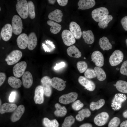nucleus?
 <instances>
[{"label":"nucleus","instance_id":"nucleus-1","mask_svg":"<svg viewBox=\"0 0 127 127\" xmlns=\"http://www.w3.org/2000/svg\"><path fill=\"white\" fill-rule=\"evenodd\" d=\"M108 14L107 9L103 7L95 9L91 12L92 18L96 22H99L104 20L107 17Z\"/></svg>","mask_w":127,"mask_h":127},{"label":"nucleus","instance_id":"nucleus-2","mask_svg":"<svg viewBox=\"0 0 127 127\" xmlns=\"http://www.w3.org/2000/svg\"><path fill=\"white\" fill-rule=\"evenodd\" d=\"M16 11L23 19L27 18L29 15L28 3L26 0H20L16 5Z\"/></svg>","mask_w":127,"mask_h":127},{"label":"nucleus","instance_id":"nucleus-3","mask_svg":"<svg viewBox=\"0 0 127 127\" xmlns=\"http://www.w3.org/2000/svg\"><path fill=\"white\" fill-rule=\"evenodd\" d=\"M22 56V52L20 50H14L7 56L5 60L8 65H13L17 63L21 59Z\"/></svg>","mask_w":127,"mask_h":127},{"label":"nucleus","instance_id":"nucleus-4","mask_svg":"<svg viewBox=\"0 0 127 127\" xmlns=\"http://www.w3.org/2000/svg\"><path fill=\"white\" fill-rule=\"evenodd\" d=\"M12 26L13 33L16 35H18L22 32L23 23L20 17L17 15L13 17L12 20Z\"/></svg>","mask_w":127,"mask_h":127},{"label":"nucleus","instance_id":"nucleus-5","mask_svg":"<svg viewBox=\"0 0 127 127\" xmlns=\"http://www.w3.org/2000/svg\"><path fill=\"white\" fill-rule=\"evenodd\" d=\"M124 57L123 53L119 50L114 51L110 57L109 61L112 66H117L121 62Z\"/></svg>","mask_w":127,"mask_h":127},{"label":"nucleus","instance_id":"nucleus-6","mask_svg":"<svg viewBox=\"0 0 127 127\" xmlns=\"http://www.w3.org/2000/svg\"><path fill=\"white\" fill-rule=\"evenodd\" d=\"M61 37L64 43L67 46H71L75 42L76 40L74 36L68 30L65 29L63 31Z\"/></svg>","mask_w":127,"mask_h":127},{"label":"nucleus","instance_id":"nucleus-7","mask_svg":"<svg viewBox=\"0 0 127 127\" xmlns=\"http://www.w3.org/2000/svg\"><path fill=\"white\" fill-rule=\"evenodd\" d=\"M27 67V64L25 61H21L16 64L13 68L14 75L17 78L20 77L24 73Z\"/></svg>","mask_w":127,"mask_h":127},{"label":"nucleus","instance_id":"nucleus-8","mask_svg":"<svg viewBox=\"0 0 127 127\" xmlns=\"http://www.w3.org/2000/svg\"><path fill=\"white\" fill-rule=\"evenodd\" d=\"M51 79L49 76H44L41 80L44 94L47 97L50 96L52 93Z\"/></svg>","mask_w":127,"mask_h":127},{"label":"nucleus","instance_id":"nucleus-9","mask_svg":"<svg viewBox=\"0 0 127 127\" xmlns=\"http://www.w3.org/2000/svg\"><path fill=\"white\" fill-rule=\"evenodd\" d=\"M78 94L75 92H71L64 94L59 98V102L64 104H68L74 102L77 99Z\"/></svg>","mask_w":127,"mask_h":127},{"label":"nucleus","instance_id":"nucleus-10","mask_svg":"<svg viewBox=\"0 0 127 127\" xmlns=\"http://www.w3.org/2000/svg\"><path fill=\"white\" fill-rule=\"evenodd\" d=\"M13 32L12 25L9 24H6L1 30L0 35L2 39L5 41H8L11 37Z\"/></svg>","mask_w":127,"mask_h":127},{"label":"nucleus","instance_id":"nucleus-11","mask_svg":"<svg viewBox=\"0 0 127 127\" xmlns=\"http://www.w3.org/2000/svg\"><path fill=\"white\" fill-rule=\"evenodd\" d=\"M109 118V115L107 112H103L95 116L94 119V122L97 125L101 126L106 124Z\"/></svg>","mask_w":127,"mask_h":127},{"label":"nucleus","instance_id":"nucleus-12","mask_svg":"<svg viewBox=\"0 0 127 127\" xmlns=\"http://www.w3.org/2000/svg\"><path fill=\"white\" fill-rule=\"evenodd\" d=\"M78 81L79 83L84 87L85 89L90 91L94 90L95 85L94 83L92 81L89 79L85 77L81 76L79 77Z\"/></svg>","mask_w":127,"mask_h":127},{"label":"nucleus","instance_id":"nucleus-13","mask_svg":"<svg viewBox=\"0 0 127 127\" xmlns=\"http://www.w3.org/2000/svg\"><path fill=\"white\" fill-rule=\"evenodd\" d=\"M92 61L97 66L101 67L104 64V58L102 53L98 51H94L91 55Z\"/></svg>","mask_w":127,"mask_h":127},{"label":"nucleus","instance_id":"nucleus-14","mask_svg":"<svg viewBox=\"0 0 127 127\" xmlns=\"http://www.w3.org/2000/svg\"><path fill=\"white\" fill-rule=\"evenodd\" d=\"M44 91L42 85H39L36 88L34 92V99L36 104H41L44 100Z\"/></svg>","mask_w":127,"mask_h":127},{"label":"nucleus","instance_id":"nucleus-15","mask_svg":"<svg viewBox=\"0 0 127 127\" xmlns=\"http://www.w3.org/2000/svg\"><path fill=\"white\" fill-rule=\"evenodd\" d=\"M66 81L62 79L57 77H54L51 79L52 86L57 90L61 91L64 90L65 87Z\"/></svg>","mask_w":127,"mask_h":127},{"label":"nucleus","instance_id":"nucleus-16","mask_svg":"<svg viewBox=\"0 0 127 127\" xmlns=\"http://www.w3.org/2000/svg\"><path fill=\"white\" fill-rule=\"evenodd\" d=\"M69 29L75 39L80 38L82 33L80 26L77 23L74 21L71 22L69 24Z\"/></svg>","mask_w":127,"mask_h":127},{"label":"nucleus","instance_id":"nucleus-17","mask_svg":"<svg viewBox=\"0 0 127 127\" xmlns=\"http://www.w3.org/2000/svg\"><path fill=\"white\" fill-rule=\"evenodd\" d=\"M25 110L24 106L19 105L14 111L11 117V121L15 122L18 120L24 114Z\"/></svg>","mask_w":127,"mask_h":127},{"label":"nucleus","instance_id":"nucleus-18","mask_svg":"<svg viewBox=\"0 0 127 127\" xmlns=\"http://www.w3.org/2000/svg\"><path fill=\"white\" fill-rule=\"evenodd\" d=\"M28 36L27 34L23 33L17 37L16 42L18 47L22 49H25L28 46Z\"/></svg>","mask_w":127,"mask_h":127},{"label":"nucleus","instance_id":"nucleus-19","mask_svg":"<svg viewBox=\"0 0 127 127\" xmlns=\"http://www.w3.org/2000/svg\"><path fill=\"white\" fill-rule=\"evenodd\" d=\"M22 81L24 86L26 88H30L33 83V79L31 73L29 71L24 72L22 77Z\"/></svg>","mask_w":127,"mask_h":127},{"label":"nucleus","instance_id":"nucleus-20","mask_svg":"<svg viewBox=\"0 0 127 127\" xmlns=\"http://www.w3.org/2000/svg\"><path fill=\"white\" fill-rule=\"evenodd\" d=\"M95 4L94 0H80L78 3V9L85 10L91 8Z\"/></svg>","mask_w":127,"mask_h":127},{"label":"nucleus","instance_id":"nucleus-21","mask_svg":"<svg viewBox=\"0 0 127 127\" xmlns=\"http://www.w3.org/2000/svg\"><path fill=\"white\" fill-rule=\"evenodd\" d=\"M63 16L62 11L60 9H57L50 12L48 15V17L50 20L60 23L62 21Z\"/></svg>","mask_w":127,"mask_h":127},{"label":"nucleus","instance_id":"nucleus-22","mask_svg":"<svg viewBox=\"0 0 127 127\" xmlns=\"http://www.w3.org/2000/svg\"><path fill=\"white\" fill-rule=\"evenodd\" d=\"M17 107V105L15 104L6 103L0 106V112L2 114L6 112H12L14 111Z\"/></svg>","mask_w":127,"mask_h":127},{"label":"nucleus","instance_id":"nucleus-23","mask_svg":"<svg viewBox=\"0 0 127 127\" xmlns=\"http://www.w3.org/2000/svg\"><path fill=\"white\" fill-rule=\"evenodd\" d=\"M37 39L35 33H31L28 36V47L30 50H33L35 48L37 44Z\"/></svg>","mask_w":127,"mask_h":127},{"label":"nucleus","instance_id":"nucleus-24","mask_svg":"<svg viewBox=\"0 0 127 127\" xmlns=\"http://www.w3.org/2000/svg\"><path fill=\"white\" fill-rule=\"evenodd\" d=\"M82 36L85 43L91 44L94 42V36L92 31L90 30L83 31Z\"/></svg>","mask_w":127,"mask_h":127},{"label":"nucleus","instance_id":"nucleus-25","mask_svg":"<svg viewBox=\"0 0 127 127\" xmlns=\"http://www.w3.org/2000/svg\"><path fill=\"white\" fill-rule=\"evenodd\" d=\"M67 52L69 56L73 58H79L82 55L80 52L74 45L68 47L67 49Z\"/></svg>","mask_w":127,"mask_h":127},{"label":"nucleus","instance_id":"nucleus-26","mask_svg":"<svg viewBox=\"0 0 127 127\" xmlns=\"http://www.w3.org/2000/svg\"><path fill=\"white\" fill-rule=\"evenodd\" d=\"M99 44L101 48L103 51L108 50L112 48V46L106 37L103 36L99 40Z\"/></svg>","mask_w":127,"mask_h":127},{"label":"nucleus","instance_id":"nucleus-27","mask_svg":"<svg viewBox=\"0 0 127 127\" xmlns=\"http://www.w3.org/2000/svg\"><path fill=\"white\" fill-rule=\"evenodd\" d=\"M8 82L11 87L15 89L19 88L22 85L21 80L15 77L11 76L9 77L8 79Z\"/></svg>","mask_w":127,"mask_h":127},{"label":"nucleus","instance_id":"nucleus-28","mask_svg":"<svg viewBox=\"0 0 127 127\" xmlns=\"http://www.w3.org/2000/svg\"><path fill=\"white\" fill-rule=\"evenodd\" d=\"M48 25L51 26L50 29L51 32L54 34H56L58 33L61 29V25L54 21L49 20L47 21Z\"/></svg>","mask_w":127,"mask_h":127},{"label":"nucleus","instance_id":"nucleus-29","mask_svg":"<svg viewBox=\"0 0 127 127\" xmlns=\"http://www.w3.org/2000/svg\"><path fill=\"white\" fill-rule=\"evenodd\" d=\"M76 116V119L78 120L81 121L83 120L85 117H88L91 115V112L87 108L83 109L78 112Z\"/></svg>","mask_w":127,"mask_h":127},{"label":"nucleus","instance_id":"nucleus-30","mask_svg":"<svg viewBox=\"0 0 127 127\" xmlns=\"http://www.w3.org/2000/svg\"><path fill=\"white\" fill-rule=\"evenodd\" d=\"M55 107L56 110L54 112L55 115L58 117H63L65 116L67 114V110L64 106H61L58 103L55 105Z\"/></svg>","mask_w":127,"mask_h":127},{"label":"nucleus","instance_id":"nucleus-31","mask_svg":"<svg viewBox=\"0 0 127 127\" xmlns=\"http://www.w3.org/2000/svg\"><path fill=\"white\" fill-rule=\"evenodd\" d=\"M94 70L96 75L97 79L100 81H103L106 78V75L103 69L100 67H95Z\"/></svg>","mask_w":127,"mask_h":127},{"label":"nucleus","instance_id":"nucleus-32","mask_svg":"<svg viewBox=\"0 0 127 127\" xmlns=\"http://www.w3.org/2000/svg\"><path fill=\"white\" fill-rule=\"evenodd\" d=\"M115 87L119 91L123 93H127V82L123 80L117 81Z\"/></svg>","mask_w":127,"mask_h":127},{"label":"nucleus","instance_id":"nucleus-33","mask_svg":"<svg viewBox=\"0 0 127 127\" xmlns=\"http://www.w3.org/2000/svg\"><path fill=\"white\" fill-rule=\"evenodd\" d=\"M105 103V100L103 99H100L96 102H92L90 105V108L92 111L98 110L104 106Z\"/></svg>","mask_w":127,"mask_h":127},{"label":"nucleus","instance_id":"nucleus-34","mask_svg":"<svg viewBox=\"0 0 127 127\" xmlns=\"http://www.w3.org/2000/svg\"><path fill=\"white\" fill-rule=\"evenodd\" d=\"M43 123L45 127H59V123L56 119L50 120L46 117L44 118Z\"/></svg>","mask_w":127,"mask_h":127},{"label":"nucleus","instance_id":"nucleus-35","mask_svg":"<svg viewBox=\"0 0 127 127\" xmlns=\"http://www.w3.org/2000/svg\"><path fill=\"white\" fill-rule=\"evenodd\" d=\"M29 15L31 19H34L36 16L35 12V6L33 2L29 1L28 2Z\"/></svg>","mask_w":127,"mask_h":127},{"label":"nucleus","instance_id":"nucleus-36","mask_svg":"<svg viewBox=\"0 0 127 127\" xmlns=\"http://www.w3.org/2000/svg\"><path fill=\"white\" fill-rule=\"evenodd\" d=\"M75 121V119L72 116L70 115L64 119L62 127H71Z\"/></svg>","mask_w":127,"mask_h":127},{"label":"nucleus","instance_id":"nucleus-37","mask_svg":"<svg viewBox=\"0 0 127 127\" xmlns=\"http://www.w3.org/2000/svg\"><path fill=\"white\" fill-rule=\"evenodd\" d=\"M77 69L79 72L82 73L85 72L87 69L88 65L85 61H79L76 64Z\"/></svg>","mask_w":127,"mask_h":127},{"label":"nucleus","instance_id":"nucleus-38","mask_svg":"<svg viewBox=\"0 0 127 127\" xmlns=\"http://www.w3.org/2000/svg\"><path fill=\"white\" fill-rule=\"evenodd\" d=\"M112 19V16L111 15H109L105 19L99 22L98 25L99 28L104 29L107 27L108 23Z\"/></svg>","mask_w":127,"mask_h":127},{"label":"nucleus","instance_id":"nucleus-39","mask_svg":"<svg viewBox=\"0 0 127 127\" xmlns=\"http://www.w3.org/2000/svg\"><path fill=\"white\" fill-rule=\"evenodd\" d=\"M84 75L86 78L88 79H92L96 77L95 72L92 69L88 68L85 71Z\"/></svg>","mask_w":127,"mask_h":127},{"label":"nucleus","instance_id":"nucleus-40","mask_svg":"<svg viewBox=\"0 0 127 127\" xmlns=\"http://www.w3.org/2000/svg\"><path fill=\"white\" fill-rule=\"evenodd\" d=\"M120 122V120L118 117H114L111 119L109 122L108 127H118Z\"/></svg>","mask_w":127,"mask_h":127},{"label":"nucleus","instance_id":"nucleus-41","mask_svg":"<svg viewBox=\"0 0 127 127\" xmlns=\"http://www.w3.org/2000/svg\"><path fill=\"white\" fill-rule=\"evenodd\" d=\"M84 104L79 100L75 101L72 104V107L75 110L78 111L80 110L83 106Z\"/></svg>","mask_w":127,"mask_h":127},{"label":"nucleus","instance_id":"nucleus-42","mask_svg":"<svg viewBox=\"0 0 127 127\" xmlns=\"http://www.w3.org/2000/svg\"><path fill=\"white\" fill-rule=\"evenodd\" d=\"M120 71L121 73L123 75H127V60L124 61L122 64Z\"/></svg>","mask_w":127,"mask_h":127},{"label":"nucleus","instance_id":"nucleus-43","mask_svg":"<svg viewBox=\"0 0 127 127\" xmlns=\"http://www.w3.org/2000/svg\"><path fill=\"white\" fill-rule=\"evenodd\" d=\"M120 22L124 29L125 30L127 31V16L122 18Z\"/></svg>","mask_w":127,"mask_h":127},{"label":"nucleus","instance_id":"nucleus-44","mask_svg":"<svg viewBox=\"0 0 127 127\" xmlns=\"http://www.w3.org/2000/svg\"><path fill=\"white\" fill-rule=\"evenodd\" d=\"M16 93L15 91H12L8 99L10 102H14L16 98Z\"/></svg>","mask_w":127,"mask_h":127},{"label":"nucleus","instance_id":"nucleus-45","mask_svg":"<svg viewBox=\"0 0 127 127\" xmlns=\"http://www.w3.org/2000/svg\"><path fill=\"white\" fill-rule=\"evenodd\" d=\"M65 64L64 62H61L59 63L56 64V65L54 67V69L55 70H58L61 68L64 67Z\"/></svg>","mask_w":127,"mask_h":127},{"label":"nucleus","instance_id":"nucleus-46","mask_svg":"<svg viewBox=\"0 0 127 127\" xmlns=\"http://www.w3.org/2000/svg\"><path fill=\"white\" fill-rule=\"evenodd\" d=\"M6 78L5 74L3 72L0 73V86L4 82Z\"/></svg>","mask_w":127,"mask_h":127},{"label":"nucleus","instance_id":"nucleus-47","mask_svg":"<svg viewBox=\"0 0 127 127\" xmlns=\"http://www.w3.org/2000/svg\"><path fill=\"white\" fill-rule=\"evenodd\" d=\"M56 1L59 4L62 6H66L68 2L67 0H57Z\"/></svg>","mask_w":127,"mask_h":127},{"label":"nucleus","instance_id":"nucleus-48","mask_svg":"<svg viewBox=\"0 0 127 127\" xmlns=\"http://www.w3.org/2000/svg\"><path fill=\"white\" fill-rule=\"evenodd\" d=\"M42 45L45 52H46V51L48 52L51 51L50 49L46 45L42 43Z\"/></svg>","mask_w":127,"mask_h":127},{"label":"nucleus","instance_id":"nucleus-49","mask_svg":"<svg viewBox=\"0 0 127 127\" xmlns=\"http://www.w3.org/2000/svg\"><path fill=\"white\" fill-rule=\"evenodd\" d=\"M79 127H92V126L91 123H85L82 124Z\"/></svg>","mask_w":127,"mask_h":127},{"label":"nucleus","instance_id":"nucleus-50","mask_svg":"<svg viewBox=\"0 0 127 127\" xmlns=\"http://www.w3.org/2000/svg\"><path fill=\"white\" fill-rule=\"evenodd\" d=\"M45 42L46 44H49L52 48L54 49L55 48V45L53 44V42L52 41L48 40H45Z\"/></svg>","mask_w":127,"mask_h":127},{"label":"nucleus","instance_id":"nucleus-51","mask_svg":"<svg viewBox=\"0 0 127 127\" xmlns=\"http://www.w3.org/2000/svg\"><path fill=\"white\" fill-rule=\"evenodd\" d=\"M120 127H127V120L124 121L121 123Z\"/></svg>","mask_w":127,"mask_h":127},{"label":"nucleus","instance_id":"nucleus-52","mask_svg":"<svg viewBox=\"0 0 127 127\" xmlns=\"http://www.w3.org/2000/svg\"><path fill=\"white\" fill-rule=\"evenodd\" d=\"M123 116L124 118H127V110L125 111L123 113Z\"/></svg>","mask_w":127,"mask_h":127},{"label":"nucleus","instance_id":"nucleus-53","mask_svg":"<svg viewBox=\"0 0 127 127\" xmlns=\"http://www.w3.org/2000/svg\"><path fill=\"white\" fill-rule=\"evenodd\" d=\"M56 0H48V1L49 3L50 4H54L55 2H56Z\"/></svg>","mask_w":127,"mask_h":127},{"label":"nucleus","instance_id":"nucleus-54","mask_svg":"<svg viewBox=\"0 0 127 127\" xmlns=\"http://www.w3.org/2000/svg\"><path fill=\"white\" fill-rule=\"evenodd\" d=\"M125 42L126 44V45L127 46V38L125 40Z\"/></svg>","mask_w":127,"mask_h":127},{"label":"nucleus","instance_id":"nucleus-55","mask_svg":"<svg viewBox=\"0 0 127 127\" xmlns=\"http://www.w3.org/2000/svg\"><path fill=\"white\" fill-rule=\"evenodd\" d=\"M116 69L117 70H118L119 69V68H116Z\"/></svg>","mask_w":127,"mask_h":127},{"label":"nucleus","instance_id":"nucleus-56","mask_svg":"<svg viewBox=\"0 0 127 127\" xmlns=\"http://www.w3.org/2000/svg\"><path fill=\"white\" fill-rule=\"evenodd\" d=\"M1 8L0 7V11H1Z\"/></svg>","mask_w":127,"mask_h":127},{"label":"nucleus","instance_id":"nucleus-57","mask_svg":"<svg viewBox=\"0 0 127 127\" xmlns=\"http://www.w3.org/2000/svg\"><path fill=\"white\" fill-rule=\"evenodd\" d=\"M84 59H85V57H84Z\"/></svg>","mask_w":127,"mask_h":127}]
</instances>
